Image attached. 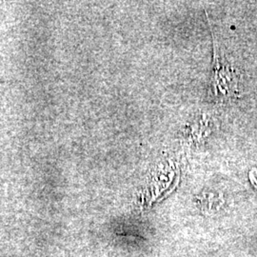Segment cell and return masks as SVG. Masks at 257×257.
I'll use <instances>...</instances> for the list:
<instances>
[{"label": "cell", "mask_w": 257, "mask_h": 257, "mask_svg": "<svg viewBox=\"0 0 257 257\" xmlns=\"http://www.w3.org/2000/svg\"><path fill=\"white\" fill-rule=\"evenodd\" d=\"M206 16L213 39V64L210 83V94L214 101L223 103L238 96V74L226 59L224 52L221 51L217 45L207 12Z\"/></svg>", "instance_id": "6da1fadb"}, {"label": "cell", "mask_w": 257, "mask_h": 257, "mask_svg": "<svg viewBox=\"0 0 257 257\" xmlns=\"http://www.w3.org/2000/svg\"><path fill=\"white\" fill-rule=\"evenodd\" d=\"M248 177H249V180L251 184L257 190V169H252L248 174Z\"/></svg>", "instance_id": "7a4b0ae2"}]
</instances>
